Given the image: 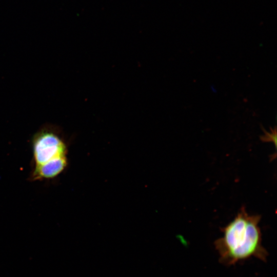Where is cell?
<instances>
[{
	"label": "cell",
	"mask_w": 277,
	"mask_h": 277,
	"mask_svg": "<svg viewBox=\"0 0 277 277\" xmlns=\"http://www.w3.org/2000/svg\"><path fill=\"white\" fill-rule=\"evenodd\" d=\"M260 220V215L249 214L242 207L233 220L222 228L223 236L214 243L221 264L233 265L252 257L267 261L268 253L262 245Z\"/></svg>",
	"instance_id": "1"
},
{
	"label": "cell",
	"mask_w": 277,
	"mask_h": 277,
	"mask_svg": "<svg viewBox=\"0 0 277 277\" xmlns=\"http://www.w3.org/2000/svg\"><path fill=\"white\" fill-rule=\"evenodd\" d=\"M33 166L31 181L54 179L67 165V145L59 129L52 125L43 126L31 139Z\"/></svg>",
	"instance_id": "2"
},
{
	"label": "cell",
	"mask_w": 277,
	"mask_h": 277,
	"mask_svg": "<svg viewBox=\"0 0 277 277\" xmlns=\"http://www.w3.org/2000/svg\"><path fill=\"white\" fill-rule=\"evenodd\" d=\"M263 130L264 132V135L261 137L262 140L264 141H271L275 142L276 134V129L275 127L274 129H271L270 132H268L265 130Z\"/></svg>",
	"instance_id": "3"
}]
</instances>
